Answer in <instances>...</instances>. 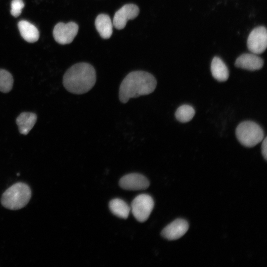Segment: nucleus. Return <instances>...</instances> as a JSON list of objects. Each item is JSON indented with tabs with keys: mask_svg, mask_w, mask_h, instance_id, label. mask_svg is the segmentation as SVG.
<instances>
[{
	"mask_svg": "<svg viewBox=\"0 0 267 267\" xmlns=\"http://www.w3.org/2000/svg\"><path fill=\"white\" fill-rule=\"evenodd\" d=\"M95 26L102 38L107 39L110 38L113 32V23L108 15H98L95 20Z\"/></svg>",
	"mask_w": 267,
	"mask_h": 267,
	"instance_id": "ddd939ff",
	"label": "nucleus"
},
{
	"mask_svg": "<svg viewBox=\"0 0 267 267\" xmlns=\"http://www.w3.org/2000/svg\"><path fill=\"white\" fill-rule=\"evenodd\" d=\"M195 115V110L190 105L184 104L179 106L175 113L176 118L180 122L190 121Z\"/></svg>",
	"mask_w": 267,
	"mask_h": 267,
	"instance_id": "f3484780",
	"label": "nucleus"
},
{
	"mask_svg": "<svg viewBox=\"0 0 267 267\" xmlns=\"http://www.w3.org/2000/svg\"><path fill=\"white\" fill-rule=\"evenodd\" d=\"M236 136L239 142L247 147H252L261 142L264 137L262 128L256 123L244 121L236 129Z\"/></svg>",
	"mask_w": 267,
	"mask_h": 267,
	"instance_id": "20e7f679",
	"label": "nucleus"
},
{
	"mask_svg": "<svg viewBox=\"0 0 267 267\" xmlns=\"http://www.w3.org/2000/svg\"><path fill=\"white\" fill-rule=\"evenodd\" d=\"M96 81L94 67L86 62L76 63L69 68L63 77V84L69 92L76 94L87 93Z\"/></svg>",
	"mask_w": 267,
	"mask_h": 267,
	"instance_id": "f03ea898",
	"label": "nucleus"
},
{
	"mask_svg": "<svg viewBox=\"0 0 267 267\" xmlns=\"http://www.w3.org/2000/svg\"><path fill=\"white\" fill-rule=\"evenodd\" d=\"M139 12L138 6L134 4H127L117 11L114 15L113 25L115 28L121 30L124 28L129 20L136 18Z\"/></svg>",
	"mask_w": 267,
	"mask_h": 267,
	"instance_id": "6e6552de",
	"label": "nucleus"
},
{
	"mask_svg": "<svg viewBox=\"0 0 267 267\" xmlns=\"http://www.w3.org/2000/svg\"><path fill=\"white\" fill-rule=\"evenodd\" d=\"M247 44L251 53L259 54L264 52L267 46L266 28L264 26L254 28L248 37Z\"/></svg>",
	"mask_w": 267,
	"mask_h": 267,
	"instance_id": "423d86ee",
	"label": "nucleus"
},
{
	"mask_svg": "<svg viewBox=\"0 0 267 267\" xmlns=\"http://www.w3.org/2000/svg\"><path fill=\"white\" fill-rule=\"evenodd\" d=\"M154 205L152 198L146 194L138 195L133 200L131 210L137 221H146L151 213Z\"/></svg>",
	"mask_w": 267,
	"mask_h": 267,
	"instance_id": "39448f33",
	"label": "nucleus"
},
{
	"mask_svg": "<svg viewBox=\"0 0 267 267\" xmlns=\"http://www.w3.org/2000/svg\"><path fill=\"white\" fill-rule=\"evenodd\" d=\"M37 119V115L34 113H21L16 120L20 133L24 135L27 134L34 126Z\"/></svg>",
	"mask_w": 267,
	"mask_h": 267,
	"instance_id": "f8f14e48",
	"label": "nucleus"
},
{
	"mask_svg": "<svg viewBox=\"0 0 267 267\" xmlns=\"http://www.w3.org/2000/svg\"><path fill=\"white\" fill-rule=\"evenodd\" d=\"M24 7V3L22 0H12L11 3V14L17 17L19 16Z\"/></svg>",
	"mask_w": 267,
	"mask_h": 267,
	"instance_id": "6ab92c4d",
	"label": "nucleus"
},
{
	"mask_svg": "<svg viewBox=\"0 0 267 267\" xmlns=\"http://www.w3.org/2000/svg\"><path fill=\"white\" fill-rule=\"evenodd\" d=\"M120 186L129 190H139L146 189L149 186L148 179L143 175L132 173L123 177L119 181Z\"/></svg>",
	"mask_w": 267,
	"mask_h": 267,
	"instance_id": "1a4fd4ad",
	"label": "nucleus"
},
{
	"mask_svg": "<svg viewBox=\"0 0 267 267\" xmlns=\"http://www.w3.org/2000/svg\"><path fill=\"white\" fill-rule=\"evenodd\" d=\"M13 79L8 71L0 69V91L3 93L9 92L13 87Z\"/></svg>",
	"mask_w": 267,
	"mask_h": 267,
	"instance_id": "a211bd4d",
	"label": "nucleus"
},
{
	"mask_svg": "<svg viewBox=\"0 0 267 267\" xmlns=\"http://www.w3.org/2000/svg\"><path fill=\"white\" fill-rule=\"evenodd\" d=\"M262 144L261 146V150L262 155L266 160L267 159V137H265L262 140Z\"/></svg>",
	"mask_w": 267,
	"mask_h": 267,
	"instance_id": "aec40b11",
	"label": "nucleus"
},
{
	"mask_svg": "<svg viewBox=\"0 0 267 267\" xmlns=\"http://www.w3.org/2000/svg\"><path fill=\"white\" fill-rule=\"evenodd\" d=\"M78 25L75 22L57 23L53 31V36L55 41L61 44L71 43L78 32Z\"/></svg>",
	"mask_w": 267,
	"mask_h": 267,
	"instance_id": "0eeeda50",
	"label": "nucleus"
},
{
	"mask_svg": "<svg viewBox=\"0 0 267 267\" xmlns=\"http://www.w3.org/2000/svg\"><path fill=\"white\" fill-rule=\"evenodd\" d=\"M264 65V61L258 54L253 53H244L236 60V67L249 71H256L261 69Z\"/></svg>",
	"mask_w": 267,
	"mask_h": 267,
	"instance_id": "9b49d317",
	"label": "nucleus"
},
{
	"mask_svg": "<svg viewBox=\"0 0 267 267\" xmlns=\"http://www.w3.org/2000/svg\"><path fill=\"white\" fill-rule=\"evenodd\" d=\"M213 77L219 82H225L229 77V71L223 61L219 57L213 58L211 65Z\"/></svg>",
	"mask_w": 267,
	"mask_h": 267,
	"instance_id": "2eb2a0df",
	"label": "nucleus"
},
{
	"mask_svg": "<svg viewBox=\"0 0 267 267\" xmlns=\"http://www.w3.org/2000/svg\"><path fill=\"white\" fill-rule=\"evenodd\" d=\"M109 209L115 216L122 219H127L131 211L130 207L124 200L116 198L110 201Z\"/></svg>",
	"mask_w": 267,
	"mask_h": 267,
	"instance_id": "dca6fc26",
	"label": "nucleus"
},
{
	"mask_svg": "<svg viewBox=\"0 0 267 267\" xmlns=\"http://www.w3.org/2000/svg\"><path fill=\"white\" fill-rule=\"evenodd\" d=\"M189 228L187 222L183 219L175 220L162 231L161 235L169 240H177L187 232Z\"/></svg>",
	"mask_w": 267,
	"mask_h": 267,
	"instance_id": "9d476101",
	"label": "nucleus"
},
{
	"mask_svg": "<svg viewBox=\"0 0 267 267\" xmlns=\"http://www.w3.org/2000/svg\"><path fill=\"white\" fill-rule=\"evenodd\" d=\"M31 194V189L27 184L17 182L4 192L1 198V203L6 209L19 210L28 204Z\"/></svg>",
	"mask_w": 267,
	"mask_h": 267,
	"instance_id": "7ed1b4c3",
	"label": "nucleus"
},
{
	"mask_svg": "<svg viewBox=\"0 0 267 267\" xmlns=\"http://www.w3.org/2000/svg\"><path fill=\"white\" fill-rule=\"evenodd\" d=\"M18 27L21 36L27 42L35 43L39 40L40 34L38 29L29 22L20 21Z\"/></svg>",
	"mask_w": 267,
	"mask_h": 267,
	"instance_id": "4468645a",
	"label": "nucleus"
},
{
	"mask_svg": "<svg viewBox=\"0 0 267 267\" xmlns=\"http://www.w3.org/2000/svg\"><path fill=\"white\" fill-rule=\"evenodd\" d=\"M157 85L155 78L144 71L129 73L122 81L119 91V98L123 103L131 98H136L153 92Z\"/></svg>",
	"mask_w": 267,
	"mask_h": 267,
	"instance_id": "f257e3e1",
	"label": "nucleus"
}]
</instances>
